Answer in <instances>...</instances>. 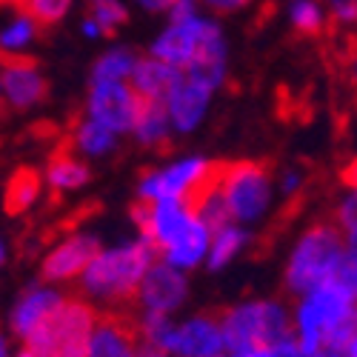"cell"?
Wrapping results in <instances>:
<instances>
[{
    "label": "cell",
    "instance_id": "1",
    "mask_svg": "<svg viewBox=\"0 0 357 357\" xmlns=\"http://www.w3.org/2000/svg\"><path fill=\"white\" fill-rule=\"evenodd\" d=\"M137 234L155 246L158 260L186 275L206 266L212 249V229L206 226L192 203L183 200H137L132 206Z\"/></svg>",
    "mask_w": 357,
    "mask_h": 357
},
{
    "label": "cell",
    "instance_id": "2",
    "mask_svg": "<svg viewBox=\"0 0 357 357\" xmlns=\"http://www.w3.org/2000/svg\"><path fill=\"white\" fill-rule=\"evenodd\" d=\"M158 252L146 237H129V241L103 246L89 269L77 280V294L86 297L98 312H129L135 294L155 266Z\"/></svg>",
    "mask_w": 357,
    "mask_h": 357
},
{
    "label": "cell",
    "instance_id": "3",
    "mask_svg": "<svg viewBox=\"0 0 357 357\" xmlns=\"http://www.w3.org/2000/svg\"><path fill=\"white\" fill-rule=\"evenodd\" d=\"M357 335V301L335 283H323L291 301V337L306 354L346 346Z\"/></svg>",
    "mask_w": 357,
    "mask_h": 357
},
{
    "label": "cell",
    "instance_id": "4",
    "mask_svg": "<svg viewBox=\"0 0 357 357\" xmlns=\"http://www.w3.org/2000/svg\"><path fill=\"white\" fill-rule=\"evenodd\" d=\"M346 257V237L335 220H317L306 226L289 249L283 266V286L291 297H301L329 283Z\"/></svg>",
    "mask_w": 357,
    "mask_h": 357
},
{
    "label": "cell",
    "instance_id": "5",
    "mask_svg": "<svg viewBox=\"0 0 357 357\" xmlns=\"http://www.w3.org/2000/svg\"><path fill=\"white\" fill-rule=\"evenodd\" d=\"M226 346L246 349L291 337V303L280 297H246L220 312Z\"/></svg>",
    "mask_w": 357,
    "mask_h": 357
},
{
    "label": "cell",
    "instance_id": "6",
    "mask_svg": "<svg viewBox=\"0 0 357 357\" xmlns=\"http://www.w3.org/2000/svg\"><path fill=\"white\" fill-rule=\"evenodd\" d=\"M98 317L100 312L86 297L69 291L66 301L52 312V317L20 346H26L35 357H86V346Z\"/></svg>",
    "mask_w": 357,
    "mask_h": 357
},
{
    "label": "cell",
    "instance_id": "7",
    "mask_svg": "<svg viewBox=\"0 0 357 357\" xmlns=\"http://www.w3.org/2000/svg\"><path fill=\"white\" fill-rule=\"evenodd\" d=\"M218 186L229 206V215L241 226H257L272 209V169L263 160H237L220 163Z\"/></svg>",
    "mask_w": 357,
    "mask_h": 357
},
{
    "label": "cell",
    "instance_id": "8",
    "mask_svg": "<svg viewBox=\"0 0 357 357\" xmlns=\"http://www.w3.org/2000/svg\"><path fill=\"white\" fill-rule=\"evenodd\" d=\"M220 163L209 158H181L169 166L152 169L140 177L137 183V200H183L195 203V197L218 177Z\"/></svg>",
    "mask_w": 357,
    "mask_h": 357
},
{
    "label": "cell",
    "instance_id": "9",
    "mask_svg": "<svg viewBox=\"0 0 357 357\" xmlns=\"http://www.w3.org/2000/svg\"><path fill=\"white\" fill-rule=\"evenodd\" d=\"M220 43H226V35H223L220 23L212 20V17H206V15H197V17H189V20L169 23L163 32L152 40L149 54L186 72L200 61L206 52L220 46Z\"/></svg>",
    "mask_w": 357,
    "mask_h": 357
},
{
    "label": "cell",
    "instance_id": "10",
    "mask_svg": "<svg viewBox=\"0 0 357 357\" xmlns=\"http://www.w3.org/2000/svg\"><path fill=\"white\" fill-rule=\"evenodd\" d=\"M160 351H169L172 357H218L226 354V335L220 312H192L172 317V326L166 332V340Z\"/></svg>",
    "mask_w": 357,
    "mask_h": 357
},
{
    "label": "cell",
    "instance_id": "11",
    "mask_svg": "<svg viewBox=\"0 0 357 357\" xmlns=\"http://www.w3.org/2000/svg\"><path fill=\"white\" fill-rule=\"evenodd\" d=\"M103 249L100 237L92 231H66L63 237L43 252L40 257V280L54 286H77L80 275L89 269V263Z\"/></svg>",
    "mask_w": 357,
    "mask_h": 357
},
{
    "label": "cell",
    "instance_id": "12",
    "mask_svg": "<svg viewBox=\"0 0 357 357\" xmlns=\"http://www.w3.org/2000/svg\"><path fill=\"white\" fill-rule=\"evenodd\" d=\"M189 275L174 269V266L155 260V266L146 272L135 303L129 312L135 314H160V317H177L189 301Z\"/></svg>",
    "mask_w": 357,
    "mask_h": 357
},
{
    "label": "cell",
    "instance_id": "13",
    "mask_svg": "<svg viewBox=\"0 0 357 357\" xmlns=\"http://www.w3.org/2000/svg\"><path fill=\"white\" fill-rule=\"evenodd\" d=\"M140 109V95L132 89L129 80H103L92 83L86 95V117L103 123L106 129L126 135L135 129Z\"/></svg>",
    "mask_w": 357,
    "mask_h": 357
},
{
    "label": "cell",
    "instance_id": "14",
    "mask_svg": "<svg viewBox=\"0 0 357 357\" xmlns=\"http://www.w3.org/2000/svg\"><path fill=\"white\" fill-rule=\"evenodd\" d=\"M66 294L69 291L63 286H54V283H46V280H38L32 286H26L15 297V303H12L3 326L15 335L17 343H23L52 317V312L66 301Z\"/></svg>",
    "mask_w": 357,
    "mask_h": 357
},
{
    "label": "cell",
    "instance_id": "15",
    "mask_svg": "<svg viewBox=\"0 0 357 357\" xmlns=\"http://www.w3.org/2000/svg\"><path fill=\"white\" fill-rule=\"evenodd\" d=\"M49 83L26 54H0V95L12 109H32L46 100Z\"/></svg>",
    "mask_w": 357,
    "mask_h": 357
},
{
    "label": "cell",
    "instance_id": "16",
    "mask_svg": "<svg viewBox=\"0 0 357 357\" xmlns=\"http://www.w3.org/2000/svg\"><path fill=\"white\" fill-rule=\"evenodd\" d=\"M143 340L132 312H100L89 337L86 357H140Z\"/></svg>",
    "mask_w": 357,
    "mask_h": 357
},
{
    "label": "cell",
    "instance_id": "17",
    "mask_svg": "<svg viewBox=\"0 0 357 357\" xmlns=\"http://www.w3.org/2000/svg\"><path fill=\"white\" fill-rule=\"evenodd\" d=\"M215 98V89L206 86L203 80L192 77L189 72H183V77L174 83V89L166 98V112H169V121L174 135H189L195 132L206 112H209V103Z\"/></svg>",
    "mask_w": 357,
    "mask_h": 357
},
{
    "label": "cell",
    "instance_id": "18",
    "mask_svg": "<svg viewBox=\"0 0 357 357\" xmlns=\"http://www.w3.org/2000/svg\"><path fill=\"white\" fill-rule=\"evenodd\" d=\"M43 181L49 186L52 195H69V192H77L83 189L89 181H92V169H89L86 160L77 158V152L69 146V143H61L52 152L49 163H46V174Z\"/></svg>",
    "mask_w": 357,
    "mask_h": 357
},
{
    "label": "cell",
    "instance_id": "19",
    "mask_svg": "<svg viewBox=\"0 0 357 357\" xmlns=\"http://www.w3.org/2000/svg\"><path fill=\"white\" fill-rule=\"evenodd\" d=\"M181 77H183V69H177L172 63H163V61H158V57L146 54V57H137V66H135L129 83L143 100H163L166 103L169 92Z\"/></svg>",
    "mask_w": 357,
    "mask_h": 357
},
{
    "label": "cell",
    "instance_id": "20",
    "mask_svg": "<svg viewBox=\"0 0 357 357\" xmlns=\"http://www.w3.org/2000/svg\"><path fill=\"white\" fill-rule=\"evenodd\" d=\"M135 140L143 146V149H155V152H163L169 146L174 129H172V121H169V112H166V103L163 100H143L140 98V109H137V121H135V129H132Z\"/></svg>",
    "mask_w": 357,
    "mask_h": 357
},
{
    "label": "cell",
    "instance_id": "21",
    "mask_svg": "<svg viewBox=\"0 0 357 357\" xmlns=\"http://www.w3.org/2000/svg\"><path fill=\"white\" fill-rule=\"evenodd\" d=\"M43 174L32 166H20L12 172V177L6 181V192H3V212L9 218H20L26 215L32 206L40 200L43 195Z\"/></svg>",
    "mask_w": 357,
    "mask_h": 357
},
{
    "label": "cell",
    "instance_id": "22",
    "mask_svg": "<svg viewBox=\"0 0 357 357\" xmlns=\"http://www.w3.org/2000/svg\"><path fill=\"white\" fill-rule=\"evenodd\" d=\"M252 246V229L241 223H226L212 234V249L206 257V269L209 272H223L226 266H231L246 249Z\"/></svg>",
    "mask_w": 357,
    "mask_h": 357
},
{
    "label": "cell",
    "instance_id": "23",
    "mask_svg": "<svg viewBox=\"0 0 357 357\" xmlns=\"http://www.w3.org/2000/svg\"><path fill=\"white\" fill-rule=\"evenodd\" d=\"M69 146L86 158H103L117 149V132L106 129L103 123L92 121V117H83L69 137Z\"/></svg>",
    "mask_w": 357,
    "mask_h": 357
},
{
    "label": "cell",
    "instance_id": "24",
    "mask_svg": "<svg viewBox=\"0 0 357 357\" xmlns=\"http://www.w3.org/2000/svg\"><path fill=\"white\" fill-rule=\"evenodd\" d=\"M289 23L301 38H320L326 32V6L320 0H291L289 3Z\"/></svg>",
    "mask_w": 357,
    "mask_h": 357
},
{
    "label": "cell",
    "instance_id": "25",
    "mask_svg": "<svg viewBox=\"0 0 357 357\" xmlns=\"http://www.w3.org/2000/svg\"><path fill=\"white\" fill-rule=\"evenodd\" d=\"M75 0H9V6L17 15L32 17L40 29H52L72 12Z\"/></svg>",
    "mask_w": 357,
    "mask_h": 357
},
{
    "label": "cell",
    "instance_id": "26",
    "mask_svg": "<svg viewBox=\"0 0 357 357\" xmlns=\"http://www.w3.org/2000/svg\"><path fill=\"white\" fill-rule=\"evenodd\" d=\"M137 66V54L132 49H109L92 66V83L103 80H129Z\"/></svg>",
    "mask_w": 357,
    "mask_h": 357
},
{
    "label": "cell",
    "instance_id": "27",
    "mask_svg": "<svg viewBox=\"0 0 357 357\" xmlns=\"http://www.w3.org/2000/svg\"><path fill=\"white\" fill-rule=\"evenodd\" d=\"M40 32V26L32 20V17H26V15H17L3 32H0V54H23L29 46L35 43Z\"/></svg>",
    "mask_w": 357,
    "mask_h": 357
},
{
    "label": "cell",
    "instance_id": "28",
    "mask_svg": "<svg viewBox=\"0 0 357 357\" xmlns=\"http://www.w3.org/2000/svg\"><path fill=\"white\" fill-rule=\"evenodd\" d=\"M86 3H89V15L100 23L106 38H112L129 20V9L123 0H86Z\"/></svg>",
    "mask_w": 357,
    "mask_h": 357
},
{
    "label": "cell",
    "instance_id": "29",
    "mask_svg": "<svg viewBox=\"0 0 357 357\" xmlns=\"http://www.w3.org/2000/svg\"><path fill=\"white\" fill-rule=\"evenodd\" d=\"M226 357H309L303 346L294 337H283L275 343H263V346H246V349H231Z\"/></svg>",
    "mask_w": 357,
    "mask_h": 357
},
{
    "label": "cell",
    "instance_id": "30",
    "mask_svg": "<svg viewBox=\"0 0 357 357\" xmlns=\"http://www.w3.org/2000/svg\"><path fill=\"white\" fill-rule=\"evenodd\" d=\"M332 220L337 223V229H340L343 234L357 231V189H349V192L337 200Z\"/></svg>",
    "mask_w": 357,
    "mask_h": 357
},
{
    "label": "cell",
    "instance_id": "31",
    "mask_svg": "<svg viewBox=\"0 0 357 357\" xmlns=\"http://www.w3.org/2000/svg\"><path fill=\"white\" fill-rule=\"evenodd\" d=\"M329 6V20L337 26V29H357V0H326Z\"/></svg>",
    "mask_w": 357,
    "mask_h": 357
},
{
    "label": "cell",
    "instance_id": "32",
    "mask_svg": "<svg viewBox=\"0 0 357 357\" xmlns=\"http://www.w3.org/2000/svg\"><path fill=\"white\" fill-rule=\"evenodd\" d=\"M303 186H306V174L301 169H286L283 172V177H280V195L283 197H294Z\"/></svg>",
    "mask_w": 357,
    "mask_h": 357
},
{
    "label": "cell",
    "instance_id": "33",
    "mask_svg": "<svg viewBox=\"0 0 357 357\" xmlns=\"http://www.w3.org/2000/svg\"><path fill=\"white\" fill-rule=\"evenodd\" d=\"M166 15H169V23L197 17V15H200V0H174L172 9H169Z\"/></svg>",
    "mask_w": 357,
    "mask_h": 357
},
{
    "label": "cell",
    "instance_id": "34",
    "mask_svg": "<svg viewBox=\"0 0 357 357\" xmlns=\"http://www.w3.org/2000/svg\"><path fill=\"white\" fill-rule=\"evenodd\" d=\"M200 3H203L206 9L218 12V15H234V12H241V9L252 6L255 0H200Z\"/></svg>",
    "mask_w": 357,
    "mask_h": 357
},
{
    "label": "cell",
    "instance_id": "35",
    "mask_svg": "<svg viewBox=\"0 0 357 357\" xmlns=\"http://www.w3.org/2000/svg\"><path fill=\"white\" fill-rule=\"evenodd\" d=\"M17 340H15V335L6 329V326H0V357H15L17 354Z\"/></svg>",
    "mask_w": 357,
    "mask_h": 357
},
{
    "label": "cell",
    "instance_id": "36",
    "mask_svg": "<svg viewBox=\"0 0 357 357\" xmlns=\"http://www.w3.org/2000/svg\"><path fill=\"white\" fill-rule=\"evenodd\" d=\"M135 6L146 9V12H152V15H160V12H169L174 0H132Z\"/></svg>",
    "mask_w": 357,
    "mask_h": 357
},
{
    "label": "cell",
    "instance_id": "37",
    "mask_svg": "<svg viewBox=\"0 0 357 357\" xmlns=\"http://www.w3.org/2000/svg\"><path fill=\"white\" fill-rule=\"evenodd\" d=\"M80 32L89 38V40H98V38H106L103 35V29H100V23L92 17V15H86L83 17V23H80Z\"/></svg>",
    "mask_w": 357,
    "mask_h": 357
},
{
    "label": "cell",
    "instance_id": "38",
    "mask_svg": "<svg viewBox=\"0 0 357 357\" xmlns=\"http://www.w3.org/2000/svg\"><path fill=\"white\" fill-rule=\"evenodd\" d=\"M340 181H343V186H346V189H357V158H354V160H349V163L343 166Z\"/></svg>",
    "mask_w": 357,
    "mask_h": 357
},
{
    "label": "cell",
    "instance_id": "39",
    "mask_svg": "<svg viewBox=\"0 0 357 357\" xmlns=\"http://www.w3.org/2000/svg\"><path fill=\"white\" fill-rule=\"evenodd\" d=\"M309 357H346V349L343 346H323V349L312 351Z\"/></svg>",
    "mask_w": 357,
    "mask_h": 357
},
{
    "label": "cell",
    "instance_id": "40",
    "mask_svg": "<svg viewBox=\"0 0 357 357\" xmlns=\"http://www.w3.org/2000/svg\"><path fill=\"white\" fill-rule=\"evenodd\" d=\"M346 237V252L357 260V231H351V234H343Z\"/></svg>",
    "mask_w": 357,
    "mask_h": 357
},
{
    "label": "cell",
    "instance_id": "41",
    "mask_svg": "<svg viewBox=\"0 0 357 357\" xmlns=\"http://www.w3.org/2000/svg\"><path fill=\"white\" fill-rule=\"evenodd\" d=\"M140 357H172V354H169V351H160V349H149V346H143Z\"/></svg>",
    "mask_w": 357,
    "mask_h": 357
},
{
    "label": "cell",
    "instance_id": "42",
    "mask_svg": "<svg viewBox=\"0 0 357 357\" xmlns=\"http://www.w3.org/2000/svg\"><path fill=\"white\" fill-rule=\"evenodd\" d=\"M6 260H9V243L3 241V237H0V269L6 266Z\"/></svg>",
    "mask_w": 357,
    "mask_h": 357
},
{
    "label": "cell",
    "instance_id": "43",
    "mask_svg": "<svg viewBox=\"0 0 357 357\" xmlns=\"http://www.w3.org/2000/svg\"><path fill=\"white\" fill-rule=\"evenodd\" d=\"M343 349H346V357H357V335H354Z\"/></svg>",
    "mask_w": 357,
    "mask_h": 357
},
{
    "label": "cell",
    "instance_id": "44",
    "mask_svg": "<svg viewBox=\"0 0 357 357\" xmlns=\"http://www.w3.org/2000/svg\"><path fill=\"white\" fill-rule=\"evenodd\" d=\"M15 357H35V354H32V351H29L26 346H17V354H15Z\"/></svg>",
    "mask_w": 357,
    "mask_h": 357
},
{
    "label": "cell",
    "instance_id": "45",
    "mask_svg": "<svg viewBox=\"0 0 357 357\" xmlns=\"http://www.w3.org/2000/svg\"><path fill=\"white\" fill-rule=\"evenodd\" d=\"M218 357H226V354H218Z\"/></svg>",
    "mask_w": 357,
    "mask_h": 357
}]
</instances>
